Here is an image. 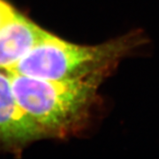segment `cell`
I'll use <instances>...</instances> for the list:
<instances>
[{"label": "cell", "mask_w": 159, "mask_h": 159, "mask_svg": "<svg viewBox=\"0 0 159 159\" xmlns=\"http://www.w3.org/2000/svg\"><path fill=\"white\" fill-rule=\"evenodd\" d=\"M46 138L14 97L8 73L0 71V151L20 155L29 144Z\"/></svg>", "instance_id": "3957f363"}, {"label": "cell", "mask_w": 159, "mask_h": 159, "mask_svg": "<svg viewBox=\"0 0 159 159\" xmlns=\"http://www.w3.org/2000/svg\"><path fill=\"white\" fill-rule=\"evenodd\" d=\"M16 10L6 0H0V28L14 16Z\"/></svg>", "instance_id": "5b68a950"}, {"label": "cell", "mask_w": 159, "mask_h": 159, "mask_svg": "<svg viewBox=\"0 0 159 159\" xmlns=\"http://www.w3.org/2000/svg\"><path fill=\"white\" fill-rule=\"evenodd\" d=\"M146 39L141 31H132L97 45H80L50 33L9 74L51 81L92 80L102 84Z\"/></svg>", "instance_id": "6da1fadb"}, {"label": "cell", "mask_w": 159, "mask_h": 159, "mask_svg": "<svg viewBox=\"0 0 159 159\" xmlns=\"http://www.w3.org/2000/svg\"><path fill=\"white\" fill-rule=\"evenodd\" d=\"M9 75L19 104L46 138L64 139L78 134L88 127L100 102L101 83L97 81H51Z\"/></svg>", "instance_id": "7a4b0ae2"}, {"label": "cell", "mask_w": 159, "mask_h": 159, "mask_svg": "<svg viewBox=\"0 0 159 159\" xmlns=\"http://www.w3.org/2000/svg\"><path fill=\"white\" fill-rule=\"evenodd\" d=\"M50 34L16 11L0 28V71L11 73L19 62Z\"/></svg>", "instance_id": "277c9868"}]
</instances>
